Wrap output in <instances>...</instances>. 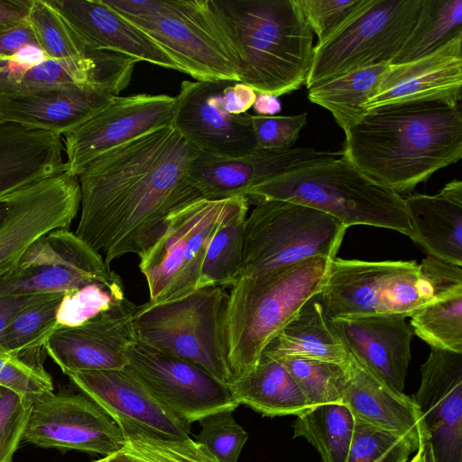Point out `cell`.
I'll return each mask as SVG.
<instances>
[{"label":"cell","instance_id":"6da1fadb","mask_svg":"<svg viewBox=\"0 0 462 462\" xmlns=\"http://www.w3.org/2000/svg\"><path fill=\"white\" fill-rule=\"evenodd\" d=\"M172 125L94 159L78 175L80 217L75 234L110 263L143 256L169 217L202 196L189 169L198 153Z\"/></svg>","mask_w":462,"mask_h":462},{"label":"cell","instance_id":"7a4b0ae2","mask_svg":"<svg viewBox=\"0 0 462 462\" xmlns=\"http://www.w3.org/2000/svg\"><path fill=\"white\" fill-rule=\"evenodd\" d=\"M341 156L374 182L410 194L461 159V105L413 102L369 110L345 134Z\"/></svg>","mask_w":462,"mask_h":462},{"label":"cell","instance_id":"3957f363","mask_svg":"<svg viewBox=\"0 0 462 462\" xmlns=\"http://www.w3.org/2000/svg\"><path fill=\"white\" fill-rule=\"evenodd\" d=\"M462 291V266L428 255L416 261L335 258L318 293L328 319L411 317L424 305Z\"/></svg>","mask_w":462,"mask_h":462},{"label":"cell","instance_id":"277c9868","mask_svg":"<svg viewBox=\"0 0 462 462\" xmlns=\"http://www.w3.org/2000/svg\"><path fill=\"white\" fill-rule=\"evenodd\" d=\"M215 2L242 58L240 82L277 97L306 83L313 32L296 0Z\"/></svg>","mask_w":462,"mask_h":462},{"label":"cell","instance_id":"5b68a950","mask_svg":"<svg viewBox=\"0 0 462 462\" xmlns=\"http://www.w3.org/2000/svg\"><path fill=\"white\" fill-rule=\"evenodd\" d=\"M330 263L313 257L285 268L242 276L231 287L225 319L230 383L254 370L271 340L319 292Z\"/></svg>","mask_w":462,"mask_h":462},{"label":"cell","instance_id":"8992f818","mask_svg":"<svg viewBox=\"0 0 462 462\" xmlns=\"http://www.w3.org/2000/svg\"><path fill=\"white\" fill-rule=\"evenodd\" d=\"M249 204L285 200L301 204L341 222L400 232L412 230L404 198L365 176L343 156L285 171L249 189Z\"/></svg>","mask_w":462,"mask_h":462},{"label":"cell","instance_id":"52a82bcc","mask_svg":"<svg viewBox=\"0 0 462 462\" xmlns=\"http://www.w3.org/2000/svg\"><path fill=\"white\" fill-rule=\"evenodd\" d=\"M196 80L241 79L243 61L215 0H103Z\"/></svg>","mask_w":462,"mask_h":462},{"label":"cell","instance_id":"ba28073f","mask_svg":"<svg viewBox=\"0 0 462 462\" xmlns=\"http://www.w3.org/2000/svg\"><path fill=\"white\" fill-rule=\"evenodd\" d=\"M228 292L205 286L167 303L137 306L134 319L136 338L143 344L186 359L228 385L225 319Z\"/></svg>","mask_w":462,"mask_h":462},{"label":"cell","instance_id":"9c48e42d","mask_svg":"<svg viewBox=\"0 0 462 462\" xmlns=\"http://www.w3.org/2000/svg\"><path fill=\"white\" fill-rule=\"evenodd\" d=\"M346 229L331 216L301 204L285 200L257 203L245 223L240 277L313 257L332 261Z\"/></svg>","mask_w":462,"mask_h":462},{"label":"cell","instance_id":"30bf717a","mask_svg":"<svg viewBox=\"0 0 462 462\" xmlns=\"http://www.w3.org/2000/svg\"><path fill=\"white\" fill-rule=\"evenodd\" d=\"M422 0H360L313 48L307 88L388 62L413 28Z\"/></svg>","mask_w":462,"mask_h":462},{"label":"cell","instance_id":"8fae6325","mask_svg":"<svg viewBox=\"0 0 462 462\" xmlns=\"http://www.w3.org/2000/svg\"><path fill=\"white\" fill-rule=\"evenodd\" d=\"M240 196L196 199L172 213L159 240L140 257L151 305L180 300L199 289L209 243Z\"/></svg>","mask_w":462,"mask_h":462},{"label":"cell","instance_id":"7c38bea8","mask_svg":"<svg viewBox=\"0 0 462 462\" xmlns=\"http://www.w3.org/2000/svg\"><path fill=\"white\" fill-rule=\"evenodd\" d=\"M92 282L123 286L100 253L60 228L33 242L17 266L0 277V296L67 293Z\"/></svg>","mask_w":462,"mask_h":462},{"label":"cell","instance_id":"4fadbf2b","mask_svg":"<svg viewBox=\"0 0 462 462\" xmlns=\"http://www.w3.org/2000/svg\"><path fill=\"white\" fill-rule=\"evenodd\" d=\"M126 357V370L188 427L210 413L235 411L239 405L227 385L195 364L137 338L127 349Z\"/></svg>","mask_w":462,"mask_h":462},{"label":"cell","instance_id":"5bb4252c","mask_svg":"<svg viewBox=\"0 0 462 462\" xmlns=\"http://www.w3.org/2000/svg\"><path fill=\"white\" fill-rule=\"evenodd\" d=\"M23 439L44 448L104 457L123 450L125 445L116 420L83 392H49L39 396L32 402Z\"/></svg>","mask_w":462,"mask_h":462},{"label":"cell","instance_id":"9a60e30c","mask_svg":"<svg viewBox=\"0 0 462 462\" xmlns=\"http://www.w3.org/2000/svg\"><path fill=\"white\" fill-rule=\"evenodd\" d=\"M80 198L79 179L68 171L6 197V216L0 226V277L17 266L38 238L56 229H69L79 210Z\"/></svg>","mask_w":462,"mask_h":462},{"label":"cell","instance_id":"2e32d148","mask_svg":"<svg viewBox=\"0 0 462 462\" xmlns=\"http://www.w3.org/2000/svg\"><path fill=\"white\" fill-rule=\"evenodd\" d=\"M175 97L116 96L106 107L65 134L68 171L78 175L97 157L150 132L172 125Z\"/></svg>","mask_w":462,"mask_h":462},{"label":"cell","instance_id":"e0dca14e","mask_svg":"<svg viewBox=\"0 0 462 462\" xmlns=\"http://www.w3.org/2000/svg\"><path fill=\"white\" fill-rule=\"evenodd\" d=\"M227 80H184L175 97L172 126L199 152L238 157L257 150L251 115L230 114Z\"/></svg>","mask_w":462,"mask_h":462},{"label":"cell","instance_id":"ac0fdd59","mask_svg":"<svg viewBox=\"0 0 462 462\" xmlns=\"http://www.w3.org/2000/svg\"><path fill=\"white\" fill-rule=\"evenodd\" d=\"M136 308L125 298L80 326L61 327L46 342L44 351L66 375L125 368L127 349L136 340Z\"/></svg>","mask_w":462,"mask_h":462},{"label":"cell","instance_id":"d6986e66","mask_svg":"<svg viewBox=\"0 0 462 462\" xmlns=\"http://www.w3.org/2000/svg\"><path fill=\"white\" fill-rule=\"evenodd\" d=\"M412 400L428 432L435 462H462V354L430 347Z\"/></svg>","mask_w":462,"mask_h":462},{"label":"cell","instance_id":"ffe728a7","mask_svg":"<svg viewBox=\"0 0 462 462\" xmlns=\"http://www.w3.org/2000/svg\"><path fill=\"white\" fill-rule=\"evenodd\" d=\"M339 156L341 152H320L312 147L257 149L238 157H216L198 152L189 173L202 198L224 199L245 196L252 187L285 171Z\"/></svg>","mask_w":462,"mask_h":462},{"label":"cell","instance_id":"44dd1931","mask_svg":"<svg viewBox=\"0 0 462 462\" xmlns=\"http://www.w3.org/2000/svg\"><path fill=\"white\" fill-rule=\"evenodd\" d=\"M462 35L433 52L401 64H388L377 89L363 106L369 111L384 106L461 101Z\"/></svg>","mask_w":462,"mask_h":462},{"label":"cell","instance_id":"7402d4cb","mask_svg":"<svg viewBox=\"0 0 462 462\" xmlns=\"http://www.w3.org/2000/svg\"><path fill=\"white\" fill-rule=\"evenodd\" d=\"M133 69L128 57L104 50L79 60L48 59L36 67L21 63L14 55L0 57V96L69 84L95 85L118 95L128 86Z\"/></svg>","mask_w":462,"mask_h":462},{"label":"cell","instance_id":"603a6c76","mask_svg":"<svg viewBox=\"0 0 462 462\" xmlns=\"http://www.w3.org/2000/svg\"><path fill=\"white\" fill-rule=\"evenodd\" d=\"M350 355L378 379L403 392L413 330L400 316L328 319Z\"/></svg>","mask_w":462,"mask_h":462},{"label":"cell","instance_id":"cb8c5ba5","mask_svg":"<svg viewBox=\"0 0 462 462\" xmlns=\"http://www.w3.org/2000/svg\"><path fill=\"white\" fill-rule=\"evenodd\" d=\"M116 96L88 84L55 86L0 96V120L25 128L67 134L110 104Z\"/></svg>","mask_w":462,"mask_h":462},{"label":"cell","instance_id":"d4e9b609","mask_svg":"<svg viewBox=\"0 0 462 462\" xmlns=\"http://www.w3.org/2000/svg\"><path fill=\"white\" fill-rule=\"evenodd\" d=\"M47 1L89 50L110 51L137 61L180 71L164 50L103 0Z\"/></svg>","mask_w":462,"mask_h":462},{"label":"cell","instance_id":"484cf974","mask_svg":"<svg viewBox=\"0 0 462 462\" xmlns=\"http://www.w3.org/2000/svg\"><path fill=\"white\" fill-rule=\"evenodd\" d=\"M68 376L115 420L134 421L176 438H189V427L162 406L125 367L75 372Z\"/></svg>","mask_w":462,"mask_h":462},{"label":"cell","instance_id":"4316f807","mask_svg":"<svg viewBox=\"0 0 462 462\" xmlns=\"http://www.w3.org/2000/svg\"><path fill=\"white\" fill-rule=\"evenodd\" d=\"M342 403L355 418L373 426L410 436L420 446L430 441L423 416L412 398L388 386L352 356Z\"/></svg>","mask_w":462,"mask_h":462},{"label":"cell","instance_id":"83f0119b","mask_svg":"<svg viewBox=\"0 0 462 462\" xmlns=\"http://www.w3.org/2000/svg\"><path fill=\"white\" fill-rule=\"evenodd\" d=\"M67 170L60 135L0 120V200Z\"/></svg>","mask_w":462,"mask_h":462},{"label":"cell","instance_id":"f1b7e54d","mask_svg":"<svg viewBox=\"0 0 462 462\" xmlns=\"http://www.w3.org/2000/svg\"><path fill=\"white\" fill-rule=\"evenodd\" d=\"M411 239L442 262L462 266V182L453 180L436 195L404 199Z\"/></svg>","mask_w":462,"mask_h":462},{"label":"cell","instance_id":"f546056e","mask_svg":"<svg viewBox=\"0 0 462 462\" xmlns=\"http://www.w3.org/2000/svg\"><path fill=\"white\" fill-rule=\"evenodd\" d=\"M262 355L346 364L351 355L331 328L318 294L310 298L266 346Z\"/></svg>","mask_w":462,"mask_h":462},{"label":"cell","instance_id":"4dcf8cb0","mask_svg":"<svg viewBox=\"0 0 462 462\" xmlns=\"http://www.w3.org/2000/svg\"><path fill=\"white\" fill-rule=\"evenodd\" d=\"M227 387L239 405L263 416H298L310 408L285 366L264 355L251 374Z\"/></svg>","mask_w":462,"mask_h":462},{"label":"cell","instance_id":"1f68e13d","mask_svg":"<svg viewBox=\"0 0 462 462\" xmlns=\"http://www.w3.org/2000/svg\"><path fill=\"white\" fill-rule=\"evenodd\" d=\"M388 62L355 69L309 89L308 98L327 109L346 134L364 118L362 106L375 93Z\"/></svg>","mask_w":462,"mask_h":462},{"label":"cell","instance_id":"d6a6232c","mask_svg":"<svg viewBox=\"0 0 462 462\" xmlns=\"http://www.w3.org/2000/svg\"><path fill=\"white\" fill-rule=\"evenodd\" d=\"M292 422L293 438H303L319 452L321 462H346L355 417L343 403L310 408Z\"/></svg>","mask_w":462,"mask_h":462},{"label":"cell","instance_id":"836d02e7","mask_svg":"<svg viewBox=\"0 0 462 462\" xmlns=\"http://www.w3.org/2000/svg\"><path fill=\"white\" fill-rule=\"evenodd\" d=\"M462 35V0H422L416 23L390 64L428 55Z\"/></svg>","mask_w":462,"mask_h":462},{"label":"cell","instance_id":"e575fe53","mask_svg":"<svg viewBox=\"0 0 462 462\" xmlns=\"http://www.w3.org/2000/svg\"><path fill=\"white\" fill-rule=\"evenodd\" d=\"M248 209V199L240 196L213 236L204 260L199 288L213 285L231 288L239 279Z\"/></svg>","mask_w":462,"mask_h":462},{"label":"cell","instance_id":"d590c367","mask_svg":"<svg viewBox=\"0 0 462 462\" xmlns=\"http://www.w3.org/2000/svg\"><path fill=\"white\" fill-rule=\"evenodd\" d=\"M116 421L125 435L123 450L136 462H219L190 438L172 437L126 420Z\"/></svg>","mask_w":462,"mask_h":462},{"label":"cell","instance_id":"8d00e7d4","mask_svg":"<svg viewBox=\"0 0 462 462\" xmlns=\"http://www.w3.org/2000/svg\"><path fill=\"white\" fill-rule=\"evenodd\" d=\"M64 294L54 293L20 310L5 328L0 337V349L14 356L43 349L49 338L60 328L56 313Z\"/></svg>","mask_w":462,"mask_h":462},{"label":"cell","instance_id":"74e56055","mask_svg":"<svg viewBox=\"0 0 462 462\" xmlns=\"http://www.w3.org/2000/svg\"><path fill=\"white\" fill-rule=\"evenodd\" d=\"M410 325L430 347L462 354V291L424 305Z\"/></svg>","mask_w":462,"mask_h":462},{"label":"cell","instance_id":"f35d334b","mask_svg":"<svg viewBox=\"0 0 462 462\" xmlns=\"http://www.w3.org/2000/svg\"><path fill=\"white\" fill-rule=\"evenodd\" d=\"M274 359L279 360L291 374L310 408L342 403L349 362L335 364L298 357Z\"/></svg>","mask_w":462,"mask_h":462},{"label":"cell","instance_id":"ab89813d","mask_svg":"<svg viewBox=\"0 0 462 462\" xmlns=\"http://www.w3.org/2000/svg\"><path fill=\"white\" fill-rule=\"evenodd\" d=\"M26 20L50 59L79 60L92 51L47 0H32Z\"/></svg>","mask_w":462,"mask_h":462},{"label":"cell","instance_id":"60d3db41","mask_svg":"<svg viewBox=\"0 0 462 462\" xmlns=\"http://www.w3.org/2000/svg\"><path fill=\"white\" fill-rule=\"evenodd\" d=\"M420 444L411 437L373 426L355 418L346 462H409Z\"/></svg>","mask_w":462,"mask_h":462},{"label":"cell","instance_id":"b9f144b4","mask_svg":"<svg viewBox=\"0 0 462 462\" xmlns=\"http://www.w3.org/2000/svg\"><path fill=\"white\" fill-rule=\"evenodd\" d=\"M125 299L124 285L88 283L63 295L56 313L57 324L60 328L80 326Z\"/></svg>","mask_w":462,"mask_h":462},{"label":"cell","instance_id":"7bdbcfd3","mask_svg":"<svg viewBox=\"0 0 462 462\" xmlns=\"http://www.w3.org/2000/svg\"><path fill=\"white\" fill-rule=\"evenodd\" d=\"M231 410L218 411L203 417L197 442L205 446L219 462H237L248 434Z\"/></svg>","mask_w":462,"mask_h":462},{"label":"cell","instance_id":"ee69618b","mask_svg":"<svg viewBox=\"0 0 462 462\" xmlns=\"http://www.w3.org/2000/svg\"><path fill=\"white\" fill-rule=\"evenodd\" d=\"M0 384L32 402L53 391L42 363L31 355H9L0 350Z\"/></svg>","mask_w":462,"mask_h":462},{"label":"cell","instance_id":"f6af8a7d","mask_svg":"<svg viewBox=\"0 0 462 462\" xmlns=\"http://www.w3.org/2000/svg\"><path fill=\"white\" fill-rule=\"evenodd\" d=\"M32 401L0 384V462H12L29 421Z\"/></svg>","mask_w":462,"mask_h":462},{"label":"cell","instance_id":"bcb514c9","mask_svg":"<svg viewBox=\"0 0 462 462\" xmlns=\"http://www.w3.org/2000/svg\"><path fill=\"white\" fill-rule=\"evenodd\" d=\"M257 149L282 151L292 148L307 124V113L293 116H253Z\"/></svg>","mask_w":462,"mask_h":462},{"label":"cell","instance_id":"7dc6e473","mask_svg":"<svg viewBox=\"0 0 462 462\" xmlns=\"http://www.w3.org/2000/svg\"><path fill=\"white\" fill-rule=\"evenodd\" d=\"M319 42L331 32L360 0H296Z\"/></svg>","mask_w":462,"mask_h":462},{"label":"cell","instance_id":"c3c4849f","mask_svg":"<svg viewBox=\"0 0 462 462\" xmlns=\"http://www.w3.org/2000/svg\"><path fill=\"white\" fill-rule=\"evenodd\" d=\"M28 44H37L27 20L0 33V57H11Z\"/></svg>","mask_w":462,"mask_h":462},{"label":"cell","instance_id":"681fc988","mask_svg":"<svg viewBox=\"0 0 462 462\" xmlns=\"http://www.w3.org/2000/svg\"><path fill=\"white\" fill-rule=\"evenodd\" d=\"M52 294L54 293L0 296V337L6 326L20 310L44 300Z\"/></svg>","mask_w":462,"mask_h":462},{"label":"cell","instance_id":"f907efd6","mask_svg":"<svg viewBox=\"0 0 462 462\" xmlns=\"http://www.w3.org/2000/svg\"><path fill=\"white\" fill-rule=\"evenodd\" d=\"M32 0H0V33L27 19Z\"/></svg>","mask_w":462,"mask_h":462},{"label":"cell","instance_id":"816d5d0a","mask_svg":"<svg viewBox=\"0 0 462 462\" xmlns=\"http://www.w3.org/2000/svg\"><path fill=\"white\" fill-rule=\"evenodd\" d=\"M252 107L257 116H272L282 110L278 97L264 93H256V98Z\"/></svg>","mask_w":462,"mask_h":462},{"label":"cell","instance_id":"f5cc1de1","mask_svg":"<svg viewBox=\"0 0 462 462\" xmlns=\"http://www.w3.org/2000/svg\"><path fill=\"white\" fill-rule=\"evenodd\" d=\"M409 462H435L430 442L427 441L420 446Z\"/></svg>","mask_w":462,"mask_h":462},{"label":"cell","instance_id":"db71d44e","mask_svg":"<svg viewBox=\"0 0 462 462\" xmlns=\"http://www.w3.org/2000/svg\"><path fill=\"white\" fill-rule=\"evenodd\" d=\"M93 462H136L131 456L124 450L106 456Z\"/></svg>","mask_w":462,"mask_h":462},{"label":"cell","instance_id":"11a10c76","mask_svg":"<svg viewBox=\"0 0 462 462\" xmlns=\"http://www.w3.org/2000/svg\"><path fill=\"white\" fill-rule=\"evenodd\" d=\"M6 202L5 199L0 200V226L2 225L5 216H6Z\"/></svg>","mask_w":462,"mask_h":462}]
</instances>
